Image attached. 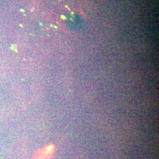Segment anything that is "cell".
<instances>
[{
	"mask_svg": "<svg viewBox=\"0 0 159 159\" xmlns=\"http://www.w3.org/2000/svg\"><path fill=\"white\" fill-rule=\"evenodd\" d=\"M55 148L54 145H48L39 150L35 155V159H51Z\"/></svg>",
	"mask_w": 159,
	"mask_h": 159,
	"instance_id": "cell-1",
	"label": "cell"
}]
</instances>
